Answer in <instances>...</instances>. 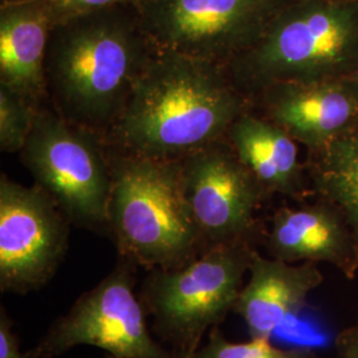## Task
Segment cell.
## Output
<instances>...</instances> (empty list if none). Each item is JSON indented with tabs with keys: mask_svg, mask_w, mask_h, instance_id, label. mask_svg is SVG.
Listing matches in <instances>:
<instances>
[{
	"mask_svg": "<svg viewBox=\"0 0 358 358\" xmlns=\"http://www.w3.org/2000/svg\"><path fill=\"white\" fill-rule=\"evenodd\" d=\"M252 109L226 65L157 47L103 143L120 153L179 161L226 138Z\"/></svg>",
	"mask_w": 358,
	"mask_h": 358,
	"instance_id": "6da1fadb",
	"label": "cell"
},
{
	"mask_svg": "<svg viewBox=\"0 0 358 358\" xmlns=\"http://www.w3.org/2000/svg\"><path fill=\"white\" fill-rule=\"evenodd\" d=\"M155 50L136 6L59 20L45 59L48 106L103 141Z\"/></svg>",
	"mask_w": 358,
	"mask_h": 358,
	"instance_id": "7a4b0ae2",
	"label": "cell"
},
{
	"mask_svg": "<svg viewBox=\"0 0 358 358\" xmlns=\"http://www.w3.org/2000/svg\"><path fill=\"white\" fill-rule=\"evenodd\" d=\"M227 68L250 99L280 83L353 76L358 69V1H289L263 38Z\"/></svg>",
	"mask_w": 358,
	"mask_h": 358,
	"instance_id": "3957f363",
	"label": "cell"
},
{
	"mask_svg": "<svg viewBox=\"0 0 358 358\" xmlns=\"http://www.w3.org/2000/svg\"><path fill=\"white\" fill-rule=\"evenodd\" d=\"M112 189L109 238L138 267L178 268L202 252L186 202L178 161H157L108 149Z\"/></svg>",
	"mask_w": 358,
	"mask_h": 358,
	"instance_id": "277c9868",
	"label": "cell"
},
{
	"mask_svg": "<svg viewBox=\"0 0 358 358\" xmlns=\"http://www.w3.org/2000/svg\"><path fill=\"white\" fill-rule=\"evenodd\" d=\"M255 251L254 244H220L178 268L148 271L138 296L155 338L174 357L192 358L234 310Z\"/></svg>",
	"mask_w": 358,
	"mask_h": 358,
	"instance_id": "5b68a950",
	"label": "cell"
},
{
	"mask_svg": "<svg viewBox=\"0 0 358 358\" xmlns=\"http://www.w3.org/2000/svg\"><path fill=\"white\" fill-rule=\"evenodd\" d=\"M20 158L35 185L84 230L109 236L112 171L103 138L66 122L47 105L38 109Z\"/></svg>",
	"mask_w": 358,
	"mask_h": 358,
	"instance_id": "8992f818",
	"label": "cell"
},
{
	"mask_svg": "<svg viewBox=\"0 0 358 358\" xmlns=\"http://www.w3.org/2000/svg\"><path fill=\"white\" fill-rule=\"evenodd\" d=\"M138 266L118 255L113 269L53 321L32 348L38 358H57L75 346H96L118 358H176L148 324L137 285Z\"/></svg>",
	"mask_w": 358,
	"mask_h": 358,
	"instance_id": "52a82bcc",
	"label": "cell"
},
{
	"mask_svg": "<svg viewBox=\"0 0 358 358\" xmlns=\"http://www.w3.org/2000/svg\"><path fill=\"white\" fill-rule=\"evenodd\" d=\"M292 0H141L143 27L159 50L229 66L263 38Z\"/></svg>",
	"mask_w": 358,
	"mask_h": 358,
	"instance_id": "ba28073f",
	"label": "cell"
},
{
	"mask_svg": "<svg viewBox=\"0 0 358 358\" xmlns=\"http://www.w3.org/2000/svg\"><path fill=\"white\" fill-rule=\"evenodd\" d=\"M178 162L202 252L220 244L255 245L262 231L256 213L268 194L244 166L227 137Z\"/></svg>",
	"mask_w": 358,
	"mask_h": 358,
	"instance_id": "9c48e42d",
	"label": "cell"
},
{
	"mask_svg": "<svg viewBox=\"0 0 358 358\" xmlns=\"http://www.w3.org/2000/svg\"><path fill=\"white\" fill-rule=\"evenodd\" d=\"M71 222L51 195L0 177V291L27 294L51 282L63 263Z\"/></svg>",
	"mask_w": 358,
	"mask_h": 358,
	"instance_id": "30bf717a",
	"label": "cell"
},
{
	"mask_svg": "<svg viewBox=\"0 0 358 358\" xmlns=\"http://www.w3.org/2000/svg\"><path fill=\"white\" fill-rule=\"evenodd\" d=\"M262 115L294 141L317 152L358 122V81L355 76L309 83H280L251 99Z\"/></svg>",
	"mask_w": 358,
	"mask_h": 358,
	"instance_id": "8fae6325",
	"label": "cell"
},
{
	"mask_svg": "<svg viewBox=\"0 0 358 358\" xmlns=\"http://www.w3.org/2000/svg\"><path fill=\"white\" fill-rule=\"evenodd\" d=\"M269 257L285 263H328L346 279L358 275V244L344 214L319 198L300 207H280L264 236Z\"/></svg>",
	"mask_w": 358,
	"mask_h": 358,
	"instance_id": "7c38bea8",
	"label": "cell"
},
{
	"mask_svg": "<svg viewBox=\"0 0 358 358\" xmlns=\"http://www.w3.org/2000/svg\"><path fill=\"white\" fill-rule=\"evenodd\" d=\"M56 23L50 0H22L0 6V85L38 109L48 105L45 59Z\"/></svg>",
	"mask_w": 358,
	"mask_h": 358,
	"instance_id": "4fadbf2b",
	"label": "cell"
},
{
	"mask_svg": "<svg viewBox=\"0 0 358 358\" xmlns=\"http://www.w3.org/2000/svg\"><path fill=\"white\" fill-rule=\"evenodd\" d=\"M250 280L234 306L251 338H271L285 321L296 319L307 306L309 294L324 282L317 264L285 263L254 252Z\"/></svg>",
	"mask_w": 358,
	"mask_h": 358,
	"instance_id": "5bb4252c",
	"label": "cell"
},
{
	"mask_svg": "<svg viewBox=\"0 0 358 358\" xmlns=\"http://www.w3.org/2000/svg\"><path fill=\"white\" fill-rule=\"evenodd\" d=\"M227 140L268 196L301 199L307 195L297 145L279 125L250 110L231 125Z\"/></svg>",
	"mask_w": 358,
	"mask_h": 358,
	"instance_id": "9a60e30c",
	"label": "cell"
},
{
	"mask_svg": "<svg viewBox=\"0 0 358 358\" xmlns=\"http://www.w3.org/2000/svg\"><path fill=\"white\" fill-rule=\"evenodd\" d=\"M310 155L313 192L344 214L358 244V122Z\"/></svg>",
	"mask_w": 358,
	"mask_h": 358,
	"instance_id": "2e32d148",
	"label": "cell"
},
{
	"mask_svg": "<svg viewBox=\"0 0 358 358\" xmlns=\"http://www.w3.org/2000/svg\"><path fill=\"white\" fill-rule=\"evenodd\" d=\"M192 358H324L312 348L284 349L273 345L271 338H251L247 343H231L222 331L213 328L208 340Z\"/></svg>",
	"mask_w": 358,
	"mask_h": 358,
	"instance_id": "e0dca14e",
	"label": "cell"
},
{
	"mask_svg": "<svg viewBox=\"0 0 358 358\" xmlns=\"http://www.w3.org/2000/svg\"><path fill=\"white\" fill-rule=\"evenodd\" d=\"M38 113V106L0 85V149L3 153L23 150Z\"/></svg>",
	"mask_w": 358,
	"mask_h": 358,
	"instance_id": "ac0fdd59",
	"label": "cell"
},
{
	"mask_svg": "<svg viewBox=\"0 0 358 358\" xmlns=\"http://www.w3.org/2000/svg\"><path fill=\"white\" fill-rule=\"evenodd\" d=\"M50 1L56 13L57 22L65 17L76 16L81 13H93V11H99V10L121 6V4L136 6L138 8L141 6V0H50Z\"/></svg>",
	"mask_w": 358,
	"mask_h": 358,
	"instance_id": "d6986e66",
	"label": "cell"
},
{
	"mask_svg": "<svg viewBox=\"0 0 358 358\" xmlns=\"http://www.w3.org/2000/svg\"><path fill=\"white\" fill-rule=\"evenodd\" d=\"M0 358H38L32 349L22 352L19 336L13 332V321L6 307H0Z\"/></svg>",
	"mask_w": 358,
	"mask_h": 358,
	"instance_id": "ffe728a7",
	"label": "cell"
},
{
	"mask_svg": "<svg viewBox=\"0 0 358 358\" xmlns=\"http://www.w3.org/2000/svg\"><path fill=\"white\" fill-rule=\"evenodd\" d=\"M333 344L338 358H358V320L337 333Z\"/></svg>",
	"mask_w": 358,
	"mask_h": 358,
	"instance_id": "44dd1931",
	"label": "cell"
},
{
	"mask_svg": "<svg viewBox=\"0 0 358 358\" xmlns=\"http://www.w3.org/2000/svg\"><path fill=\"white\" fill-rule=\"evenodd\" d=\"M1 3H10V1H22V0H0Z\"/></svg>",
	"mask_w": 358,
	"mask_h": 358,
	"instance_id": "7402d4cb",
	"label": "cell"
},
{
	"mask_svg": "<svg viewBox=\"0 0 358 358\" xmlns=\"http://www.w3.org/2000/svg\"><path fill=\"white\" fill-rule=\"evenodd\" d=\"M353 76H355V78H356V80H357V81H358V69H357V72H356V73H355V75H353Z\"/></svg>",
	"mask_w": 358,
	"mask_h": 358,
	"instance_id": "603a6c76",
	"label": "cell"
},
{
	"mask_svg": "<svg viewBox=\"0 0 358 358\" xmlns=\"http://www.w3.org/2000/svg\"><path fill=\"white\" fill-rule=\"evenodd\" d=\"M108 358H118V357H113V356H110V355H109V356H108Z\"/></svg>",
	"mask_w": 358,
	"mask_h": 358,
	"instance_id": "cb8c5ba5",
	"label": "cell"
},
{
	"mask_svg": "<svg viewBox=\"0 0 358 358\" xmlns=\"http://www.w3.org/2000/svg\"><path fill=\"white\" fill-rule=\"evenodd\" d=\"M353 1H358V0H353Z\"/></svg>",
	"mask_w": 358,
	"mask_h": 358,
	"instance_id": "d4e9b609",
	"label": "cell"
}]
</instances>
